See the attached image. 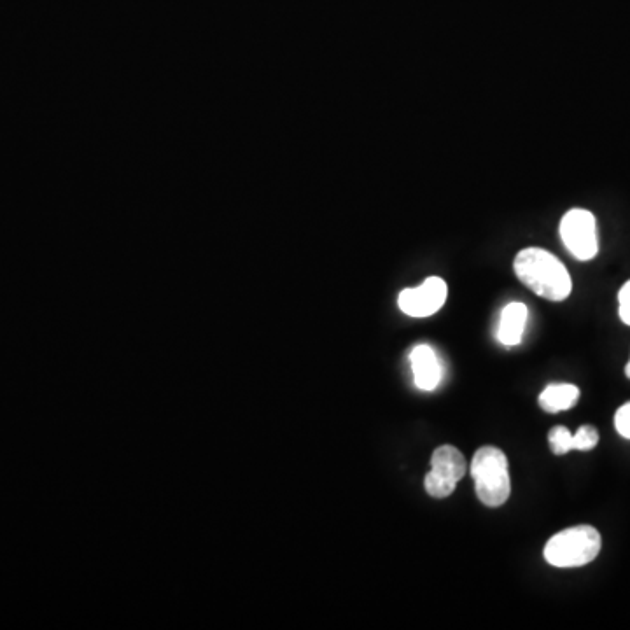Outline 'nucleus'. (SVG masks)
I'll return each instance as SVG.
<instances>
[{"label": "nucleus", "mask_w": 630, "mask_h": 630, "mask_svg": "<svg viewBox=\"0 0 630 630\" xmlns=\"http://www.w3.org/2000/svg\"><path fill=\"white\" fill-rule=\"evenodd\" d=\"M466 469V459L457 448L452 445L436 448L431 455V469L424 478L427 494L436 499L450 496Z\"/></svg>", "instance_id": "nucleus-4"}, {"label": "nucleus", "mask_w": 630, "mask_h": 630, "mask_svg": "<svg viewBox=\"0 0 630 630\" xmlns=\"http://www.w3.org/2000/svg\"><path fill=\"white\" fill-rule=\"evenodd\" d=\"M560 238L567 251L580 261L594 259L599 251L597 224L592 212L585 209H571L560 221Z\"/></svg>", "instance_id": "nucleus-5"}, {"label": "nucleus", "mask_w": 630, "mask_h": 630, "mask_svg": "<svg viewBox=\"0 0 630 630\" xmlns=\"http://www.w3.org/2000/svg\"><path fill=\"white\" fill-rule=\"evenodd\" d=\"M580 399V389L573 384H552L539 394V406L546 413L571 410Z\"/></svg>", "instance_id": "nucleus-9"}, {"label": "nucleus", "mask_w": 630, "mask_h": 630, "mask_svg": "<svg viewBox=\"0 0 630 630\" xmlns=\"http://www.w3.org/2000/svg\"><path fill=\"white\" fill-rule=\"evenodd\" d=\"M615 427L620 436L625 440H630V401L618 408L615 415Z\"/></svg>", "instance_id": "nucleus-12"}, {"label": "nucleus", "mask_w": 630, "mask_h": 630, "mask_svg": "<svg viewBox=\"0 0 630 630\" xmlns=\"http://www.w3.org/2000/svg\"><path fill=\"white\" fill-rule=\"evenodd\" d=\"M602 539L592 525H574L548 539L545 560L553 567L587 566L601 552Z\"/></svg>", "instance_id": "nucleus-3"}, {"label": "nucleus", "mask_w": 630, "mask_h": 630, "mask_svg": "<svg viewBox=\"0 0 630 630\" xmlns=\"http://www.w3.org/2000/svg\"><path fill=\"white\" fill-rule=\"evenodd\" d=\"M625 375L630 378V363L625 366Z\"/></svg>", "instance_id": "nucleus-14"}, {"label": "nucleus", "mask_w": 630, "mask_h": 630, "mask_svg": "<svg viewBox=\"0 0 630 630\" xmlns=\"http://www.w3.org/2000/svg\"><path fill=\"white\" fill-rule=\"evenodd\" d=\"M550 448L555 455H566L567 452L573 450V434L564 426L553 427L548 434Z\"/></svg>", "instance_id": "nucleus-10"}, {"label": "nucleus", "mask_w": 630, "mask_h": 630, "mask_svg": "<svg viewBox=\"0 0 630 630\" xmlns=\"http://www.w3.org/2000/svg\"><path fill=\"white\" fill-rule=\"evenodd\" d=\"M618 314L627 326H630V280L623 284L618 293Z\"/></svg>", "instance_id": "nucleus-13"}, {"label": "nucleus", "mask_w": 630, "mask_h": 630, "mask_svg": "<svg viewBox=\"0 0 630 630\" xmlns=\"http://www.w3.org/2000/svg\"><path fill=\"white\" fill-rule=\"evenodd\" d=\"M513 268L518 280L545 300L564 301L573 289L564 263L545 249L529 247L518 252Z\"/></svg>", "instance_id": "nucleus-1"}, {"label": "nucleus", "mask_w": 630, "mask_h": 630, "mask_svg": "<svg viewBox=\"0 0 630 630\" xmlns=\"http://www.w3.org/2000/svg\"><path fill=\"white\" fill-rule=\"evenodd\" d=\"M471 476L475 480L476 496L485 506L499 508L510 497L511 483L508 459L503 450L482 447L471 461Z\"/></svg>", "instance_id": "nucleus-2"}, {"label": "nucleus", "mask_w": 630, "mask_h": 630, "mask_svg": "<svg viewBox=\"0 0 630 630\" xmlns=\"http://www.w3.org/2000/svg\"><path fill=\"white\" fill-rule=\"evenodd\" d=\"M599 443V433L594 426H581L576 434H573V450H592Z\"/></svg>", "instance_id": "nucleus-11"}, {"label": "nucleus", "mask_w": 630, "mask_h": 630, "mask_svg": "<svg viewBox=\"0 0 630 630\" xmlns=\"http://www.w3.org/2000/svg\"><path fill=\"white\" fill-rule=\"evenodd\" d=\"M413 380L420 391H434L440 385L443 370L433 347L420 343L410 354Z\"/></svg>", "instance_id": "nucleus-7"}, {"label": "nucleus", "mask_w": 630, "mask_h": 630, "mask_svg": "<svg viewBox=\"0 0 630 630\" xmlns=\"http://www.w3.org/2000/svg\"><path fill=\"white\" fill-rule=\"evenodd\" d=\"M527 307L520 301H513L510 305H506L501 312L499 319V328H497V340L513 347L522 342L524 336L525 324H527Z\"/></svg>", "instance_id": "nucleus-8"}, {"label": "nucleus", "mask_w": 630, "mask_h": 630, "mask_svg": "<svg viewBox=\"0 0 630 630\" xmlns=\"http://www.w3.org/2000/svg\"><path fill=\"white\" fill-rule=\"evenodd\" d=\"M448 287L440 277H429L419 287H408L399 293L401 312L410 317H429L436 314L447 301Z\"/></svg>", "instance_id": "nucleus-6"}]
</instances>
